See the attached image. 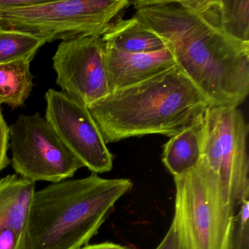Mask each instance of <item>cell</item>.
I'll return each mask as SVG.
<instances>
[{
	"instance_id": "1",
	"label": "cell",
	"mask_w": 249,
	"mask_h": 249,
	"mask_svg": "<svg viewBox=\"0 0 249 249\" xmlns=\"http://www.w3.org/2000/svg\"><path fill=\"white\" fill-rule=\"evenodd\" d=\"M131 4L211 106L238 107L245 101L249 93V43L223 30L218 0H137Z\"/></svg>"
},
{
	"instance_id": "2",
	"label": "cell",
	"mask_w": 249,
	"mask_h": 249,
	"mask_svg": "<svg viewBox=\"0 0 249 249\" xmlns=\"http://www.w3.org/2000/svg\"><path fill=\"white\" fill-rule=\"evenodd\" d=\"M211 106L177 66L113 90L89 108L106 144L148 135L172 137Z\"/></svg>"
},
{
	"instance_id": "3",
	"label": "cell",
	"mask_w": 249,
	"mask_h": 249,
	"mask_svg": "<svg viewBox=\"0 0 249 249\" xmlns=\"http://www.w3.org/2000/svg\"><path fill=\"white\" fill-rule=\"evenodd\" d=\"M133 187L128 178L95 173L35 191L26 224L29 249H80L97 234L116 202Z\"/></svg>"
},
{
	"instance_id": "4",
	"label": "cell",
	"mask_w": 249,
	"mask_h": 249,
	"mask_svg": "<svg viewBox=\"0 0 249 249\" xmlns=\"http://www.w3.org/2000/svg\"><path fill=\"white\" fill-rule=\"evenodd\" d=\"M172 221L180 249H231L236 207L204 161L174 177Z\"/></svg>"
},
{
	"instance_id": "5",
	"label": "cell",
	"mask_w": 249,
	"mask_h": 249,
	"mask_svg": "<svg viewBox=\"0 0 249 249\" xmlns=\"http://www.w3.org/2000/svg\"><path fill=\"white\" fill-rule=\"evenodd\" d=\"M130 5L129 0H34L0 10V28L29 33L46 43L101 37Z\"/></svg>"
},
{
	"instance_id": "6",
	"label": "cell",
	"mask_w": 249,
	"mask_h": 249,
	"mask_svg": "<svg viewBox=\"0 0 249 249\" xmlns=\"http://www.w3.org/2000/svg\"><path fill=\"white\" fill-rule=\"evenodd\" d=\"M200 160L218 176L234 206L249 199V124L236 106H208L202 115Z\"/></svg>"
},
{
	"instance_id": "7",
	"label": "cell",
	"mask_w": 249,
	"mask_h": 249,
	"mask_svg": "<svg viewBox=\"0 0 249 249\" xmlns=\"http://www.w3.org/2000/svg\"><path fill=\"white\" fill-rule=\"evenodd\" d=\"M9 138L11 165L30 181L56 183L84 167L39 113L20 115L9 126Z\"/></svg>"
},
{
	"instance_id": "8",
	"label": "cell",
	"mask_w": 249,
	"mask_h": 249,
	"mask_svg": "<svg viewBox=\"0 0 249 249\" xmlns=\"http://www.w3.org/2000/svg\"><path fill=\"white\" fill-rule=\"evenodd\" d=\"M53 68L61 91L88 108L110 93L106 44L100 36L61 42Z\"/></svg>"
},
{
	"instance_id": "9",
	"label": "cell",
	"mask_w": 249,
	"mask_h": 249,
	"mask_svg": "<svg viewBox=\"0 0 249 249\" xmlns=\"http://www.w3.org/2000/svg\"><path fill=\"white\" fill-rule=\"evenodd\" d=\"M45 100V119L84 167L95 174L110 171L113 155L88 107L52 89Z\"/></svg>"
},
{
	"instance_id": "10",
	"label": "cell",
	"mask_w": 249,
	"mask_h": 249,
	"mask_svg": "<svg viewBox=\"0 0 249 249\" xmlns=\"http://www.w3.org/2000/svg\"><path fill=\"white\" fill-rule=\"evenodd\" d=\"M106 67L110 91L139 84L176 66L168 48L146 53H126L106 45Z\"/></svg>"
},
{
	"instance_id": "11",
	"label": "cell",
	"mask_w": 249,
	"mask_h": 249,
	"mask_svg": "<svg viewBox=\"0 0 249 249\" xmlns=\"http://www.w3.org/2000/svg\"><path fill=\"white\" fill-rule=\"evenodd\" d=\"M36 183L17 174L0 178V231L8 227L26 231L27 215Z\"/></svg>"
},
{
	"instance_id": "12",
	"label": "cell",
	"mask_w": 249,
	"mask_h": 249,
	"mask_svg": "<svg viewBox=\"0 0 249 249\" xmlns=\"http://www.w3.org/2000/svg\"><path fill=\"white\" fill-rule=\"evenodd\" d=\"M105 44L126 53L154 52L166 48L162 39L136 15L115 21L101 36Z\"/></svg>"
},
{
	"instance_id": "13",
	"label": "cell",
	"mask_w": 249,
	"mask_h": 249,
	"mask_svg": "<svg viewBox=\"0 0 249 249\" xmlns=\"http://www.w3.org/2000/svg\"><path fill=\"white\" fill-rule=\"evenodd\" d=\"M203 115V114H202ZM203 126L202 116L191 126L170 137L164 145L162 161L173 177L190 171L201 158Z\"/></svg>"
},
{
	"instance_id": "14",
	"label": "cell",
	"mask_w": 249,
	"mask_h": 249,
	"mask_svg": "<svg viewBox=\"0 0 249 249\" xmlns=\"http://www.w3.org/2000/svg\"><path fill=\"white\" fill-rule=\"evenodd\" d=\"M31 62L22 58L0 64V105L12 108L24 106L34 87Z\"/></svg>"
},
{
	"instance_id": "15",
	"label": "cell",
	"mask_w": 249,
	"mask_h": 249,
	"mask_svg": "<svg viewBox=\"0 0 249 249\" xmlns=\"http://www.w3.org/2000/svg\"><path fill=\"white\" fill-rule=\"evenodd\" d=\"M46 43L43 39L29 33L0 28V64L22 58L33 60Z\"/></svg>"
},
{
	"instance_id": "16",
	"label": "cell",
	"mask_w": 249,
	"mask_h": 249,
	"mask_svg": "<svg viewBox=\"0 0 249 249\" xmlns=\"http://www.w3.org/2000/svg\"><path fill=\"white\" fill-rule=\"evenodd\" d=\"M223 30L233 39L249 43V0H218Z\"/></svg>"
},
{
	"instance_id": "17",
	"label": "cell",
	"mask_w": 249,
	"mask_h": 249,
	"mask_svg": "<svg viewBox=\"0 0 249 249\" xmlns=\"http://www.w3.org/2000/svg\"><path fill=\"white\" fill-rule=\"evenodd\" d=\"M237 207L231 249H249V199H243Z\"/></svg>"
},
{
	"instance_id": "18",
	"label": "cell",
	"mask_w": 249,
	"mask_h": 249,
	"mask_svg": "<svg viewBox=\"0 0 249 249\" xmlns=\"http://www.w3.org/2000/svg\"><path fill=\"white\" fill-rule=\"evenodd\" d=\"M0 249H29L26 231L8 227L0 231Z\"/></svg>"
},
{
	"instance_id": "19",
	"label": "cell",
	"mask_w": 249,
	"mask_h": 249,
	"mask_svg": "<svg viewBox=\"0 0 249 249\" xmlns=\"http://www.w3.org/2000/svg\"><path fill=\"white\" fill-rule=\"evenodd\" d=\"M9 139V126L4 119L0 105V173L11 164L8 156Z\"/></svg>"
},
{
	"instance_id": "20",
	"label": "cell",
	"mask_w": 249,
	"mask_h": 249,
	"mask_svg": "<svg viewBox=\"0 0 249 249\" xmlns=\"http://www.w3.org/2000/svg\"><path fill=\"white\" fill-rule=\"evenodd\" d=\"M155 249H180L178 244L176 233L171 226L167 230L164 238Z\"/></svg>"
},
{
	"instance_id": "21",
	"label": "cell",
	"mask_w": 249,
	"mask_h": 249,
	"mask_svg": "<svg viewBox=\"0 0 249 249\" xmlns=\"http://www.w3.org/2000/svg\"><path fill=\"white\" fill-rule=\"evenodd\" d=\"M80 249H135L128 246H122L120 244L105 242V243H97V244H88Z\"/></svg>"
}]
</instances>
